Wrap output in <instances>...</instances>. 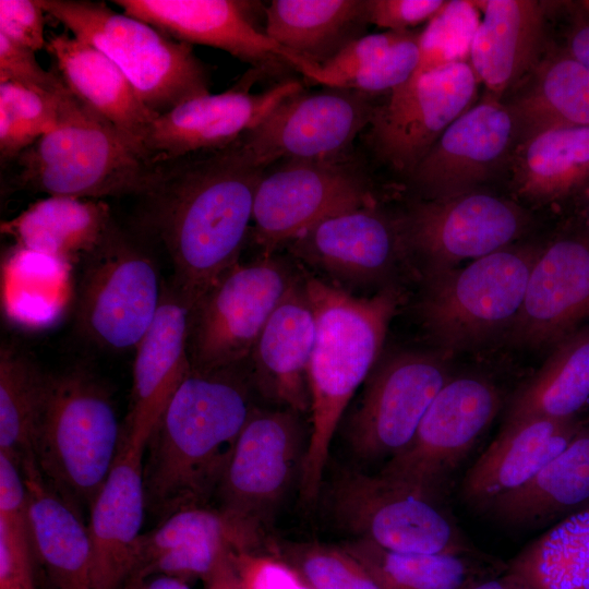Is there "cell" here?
<instances>
[{
    "instance_id": "db71d44e",
    "label": "cell",
    "mask_w": 589,
    "mask_h": 589,
    "mask_svg": "<svg viewBox=\"0 0 589 589\" xmlns=\"http://www.w3.org/2000/svg\"><path fill=\"white\" fill-rule=\"evenodd\" d=\"M588 220H589V206H588Z\"/></svg>"
},
{
    "instance_id": "f546056e",
    "label": "cell",
    "mask_w": 589,
    "mask_h": 589,
    "mask_svg": "<svg viewBox=\"0 0 589 589\" xmlns=\"http://www.w3.org/2000/svg\"><path fill=\"white\" fill-rule=\"evenodd\" d=\"M502 100L516 120L520 143L553 127H589V69L564 48L546 51Z\"/></svg>"
},
{
    "instance_id": "f6af8a7d",
    "label": "cell",
    "mask_w": 589,
    "mask_h": 589,
    "mask_svg": "<svg viewBox=\"0 0 589 589\" xmlns=\"http://www.w3.org/2000/svg\"><path fill=\"white\" fill-rule=\"evenodd\" d=\"M26 532V505L0 507V589H37Z\"/></svg>"
},
{
    "instance_id": "7bdbcfd3",
    "label": "cell",
    "mask_w": 589,
    "mask_h": 589,
    "mask_svg": "<svg viewBox=\"0 0 589 589\" xmlns=\"http://www.w3.org/2000/svg\"><path fill=\"white\" fill-rule=\"evenodd\" d=\"M479 22V11L472 1L447 0L420 33V60L413 75L456 62H469Z\"/></svg>"
},
{
    "instance_id": "5b68a950",
    "label": "cell",
    "mask_w": 589,
    "mask_h": 589,
    "mask_svg": "<svg viewBox=\"0 0 589 589\" xmlns=\"http://www.w3.org/2000/svg\"><path fill=\"white\" fill-rule=\"evenodd\" d=\"M121 438L111 396L94 374H51L34 456L45 481L81 513L106 481Z\"/></svg>"
},
{
    "instance_id": "7dc6e473",
    "label": "cell",
    "mask_w": 589,
    "mask_h": 589,
    "mask_svg": "<svg viewBox=\"0 0 589 589\" xmlns=\"http://www.w3.org/2000/svg\"><path fill=\"white\" fill-rule=\"evenodd\" d=\"M447 0H365L370 24L392 32H406L430 22Z\"/></svg>"
},
{
    "instance_id": "e0dca14e",
    "label": "cell",
    "mask_w": 589,
    "mask_h": 589,
    "mask_svg": "<svg viewBox=\"0 0 589 589\" xmlns=\"http://www.w3.org/2000/svg\"><path fill=\"white\" fill-rule=\"evenodd\" d=\"M399 224L408 256L432 273L512 245L530 225V215L514 201L474 191L417 202Z\"/></svg>"
},
{
    "instance_id": "7a4b0ae2",
    "label": "cell",
    "mask_w": 589,
    "mask_h": 589,
    "mask_svg": "<svg viewBox=\"0 0 589 589\" xmlns=\"http://www.w3.org/2000/svg\"><path fill=\"white\" fill-rule=\"evenodd\" d=\"M241 364L191 371L170 399L145 449L146 508L152 514L165 518L185 506L208 504L215 495L256 407L250 371Z\"/></svg>"
},
{
    "instance_id": "c3c4849f",
    "label": "cell",
    "mask_w": 589,
    "mask_h": 589,
    "mask_svg": "<svg viewBox=\"0 0 589 589\" xmlns=\"http://www.w3.org/2000/svg\"><path fill=\"white\" fill-rule=\"evenodd\" d=\"M44 13L38 0H1L0 34L36 52L46 47Z\"/></svg>"
},
{
    "instance_id": "52a82bcc",
    "label": "cell",
    "mask_w": 589,
    "mask_h": 589,
    "mask_svg": "<svg viewBox=\"0 0 589 589\" xmlns=\"http://www.w3.org/2000/svg\"><path fill=\"white\" fill-rule=\"evenodd\" d=\"M45 13L88 44L125 75L144 105L161 115L209 94L208 75L189 44L170 39L149 24L105 2L38 0Z\"/></svg>"
},
{
    "instance_id": "2e32d148",
    "label": "cell",
    "mask_w": 589,
    "mask_h": 589,
    "mask_svg": "<svg viewBox=\"0 0 589 589\" xmlns=\"http://www.w3.org/2000/svg\"><path fill=\"white\" fill-rule=\"evenodd\" d=\"M376 96L326 87L302 91L275 107L237 142L256 167L266 170L287 159H324L348 155L368 128Z\"/></svg>"
},
{
    "instance_id": "b9f144b4",
    "label": "cell",
    "mask_w": 589,
    "mask_h": 589,
    "mask_svg": "<svg viewBox=\"0 0 589 589\" xmlns=\"http://www.w3.org/2000/svg\"><path fill=\"white\" fill-rule=\"evenodd\" d=\"M13 82H0L1 159L17 158L59 120L62 99Z\"/></svg>"
},
{
    "instance_id": "d4e9b609",
    "label": "cell",
    "mask_w": 589,
    "mask_h": 589,
    "mask_svg": "<svg viewBox=\"0 0 589 589\" xmlns=\"http://www.w3.org/2000/svg\"><path fill=\"white\" fill-rule=\"evenodd\" d=\"M316 334L303 276L265 323L249 358L255 392L276 407L310 412L309 366Z\"/></svg>"
},
{
    "instance_id": "83f0119b",
    "label": "cell",
    "mask_w": 589,
    "mask_h": 589,
    "mask_svg": "<svg viewBox=\"0 0 589 589\" xmlns=\"http://www.w3.org/2000/svg\"><path fill=\"white\" fill-rule=\"evenodd\" d=\"M582 428L576 417L529 418L503 424L498 436L467 471L461 483L462 500L484 510L492 501L531 479Z\"/></svg>"
},
{
    "instance_id": "f5cc1de1",
    "label": "cell",
    "mask_w": 589,
    "mask_h": 589,
    "mask_svg": "<svg viewBox=\"0 0 589 589\" xmlns=\"http://www.w3.org/2000/svg\"><path fill=\"white\" fill-rule=\"evenodd\" d=\"M142 589H191L190 584L171 576L153 575L144 579Z\"/></svg>"
},
{
    "instance_id": "ffe728a7",
    "label": "cell",
    "mask_w": 589,
    "mask_h": 589,
    "mask_svg": "<svg viewBox=\"0 0 589 589\" xmlns=\"http://www.w3.org/2000/svg\"><path fill=\"white\" fill-rule=\"evenodd\" d=\"M249 83L188 99L158 115L143 142L147 159L159 165L223 149L256 127L286 98L302 91L293 80L261 93L250 92Z\"/></svg>"
},
{
    "instance_id": "7c38bea8",
    "label": "cell",
    "mask_w": 589,
    "mask_h": 589,
    "mask_svg": "<svg viewBox=\"0 0 589 589\" xmlns=\"http://www.w3.org/2000/svg\"><path fill=\"white\" fill-rule=\"evenodd\" d=\"M299 277L269 255L239 262L217 278L189 309L191 371L212 372L249 360L268 317Z\"/></svg>"
},
{
    "instance_id": "11a10c76",
    "label": "cell",
    "mask_w": 589,
    "mask_h": 589,
    "mask_svg": "<svg viewBox=\"0 0 589 589\" xmlns=\"http://www.w3.org/2000/svg\"><path fill=\"white\" fill-rule=\"evenodd\" d=\"M588 5H589V1H587Z\"/></svg>"
},
{
    "instance_id": "cb8c5ba5",
    "label": "cell",
    "mask_w": 589,
    "mask_h": 589,
    "mask_svg": "<svg viewBox=\"0 0 589 589\" xmlns=\"http://www.w3.org/2000/svg\"><path fill=\"white\" fill-rule=\"evenodd\" d=\"M189 306L172 286L149 330L135 348L129 412L122 441L146 449L173 394L191 372L187 348Z\"/></svg>"
},
{
    "instance_id": "f907efd6",
    "label": "cell",
    "mask_w": 589,
    "mask_h": 589,
    "mask_svg": "<svg viewBox=\"0 0 589 589\" xmlns=\"http://www.w3.org/2000/svg\"><path fill=\"white\" fill-rule=\"evenodd\" d=\"M240 554H235L223 564L219 569L204 582V589H253V586L240 563Z\"/></svg>"
},
{
    "instance_id": "bcb514c9",
    "label": "cell",
    "mask_w": 589,
    "mask_h": 589,
    "mask_svg": "<svg viewBox=\"0 0 589 589\" xmlns=\"http://www.w3.org/2000/svg\"><path fill=\"white\" fill-rule=\"evenodd\" d=\"M13 82L55 96L69 92L58 71L44 70L35 51L0 34V82Z\"/></svg>"
},
{
    "instance_id": "816d5d0a",
    "label": "cell",
    "mask_w": 589,
    "mask_h": 589,
    "mask_svg": "<svg viewBox=\"0 0 589 589\" xmlns=\"http://www.w3.org/2000/svg\"><path fill=\"white\" fill-rule=\"evenodd\" d=\"M469 589H532L520 576L505 569L504 572L484 578Z\"/></svg>"
},
{
    "instance_id": "d590c367",
    "label": "cell",
    "mask_w": 589,
    "mask_h": 589,
    "mask_svg": "<svg viewBox=\"0 0 589 589\" xmlns=\"http://www.w3.org/2000/svg\"><path fill=\"white\" fill-rule=\"evenodd\" d=\"M516 393L504 424L529 418H575L589 401V326L564 337Z\"/></svg>"
},
{
    "instance_id": "9a60e30c",
    "label": "cell",
    "mask_w": 589,
    "mask_h": 589,
    "mask_svg": "<svg viewBox=\"0 0 589 589\" xmlns=\"http://www.w3.org/2000/svg\"><path fill=\"white\" fill-rule=\"evenodd\" d=\"M479 84L469 62L412 75L374 109L365 132L374 156L409 178L444 131L472 106Z\"/></svg>"
},
{
    "instance_id": "277c9868",
    "label": "cell",
    "mask_w": 589,
    "mask_h": 589,
    "mask_svg": "<svg viewBox=\"0 0 589 589\" xmlns=\"http://www.w3.org/2000/svg\"><path fill=\"white\" fill-rule=\"evenodd\" d=\"M16 160L17 182L23 188L89 200L146 196L159 173L158 165L71 92L62 99L56 127Z\"/></svg>"
},
{
    "instance_id": "484cf974",
    "label": "cell",
    "mask_w": 589,
    "mask_h": 589,
    "mask_svg": "<svg viewBox=\"0 0 589 589\" xmlns=\"http://www.w3.org/2000/svg\"><path fill=\"white\" fill-rule=\"evenodd\" d=\"M21 470L26 485V532L35 568L48 589H94L93 549L82 513L43 478L35 459Z\"/></svg>"
},
{
    "instance_id": "7402d4cb",
    "label": "cell",
    "mask_w": 589,
    "mask_h": 589,
    "mask_svg": "<svg viewBox=\"0 0 589 589\" xmlns=\"http://www.w3.org/2000/svg\"><path fill=\"white\" fill-rule=\"evenodd\" d=\"M589 318V237H563L542 248L517 317L506 333L519 346L557 344Z\"/></svg>"
},
{
    "instance_id": "ab89813d",
    "label": "cell",
    "mask_w": 589,
    "mask_h": 589,
    "mask_svg": "<svg viewBox=\"0 0 589 589\" xmlns=\"http://www.w3.org/2000/svg\"><path fill=\"white\" fill-rule=\"evenodd\" d=\"M177 549L262 554L255 542L221 509L208 504L191 505L175 510L141 536L133 573L157 556Z\"/></svg>"
},
{
    "instance_id": "8d00e7d4",
    "label": "cell",
    "mask_w": 589,
    "mask_h": 589,
    "mask_svg": "<svg viewBox=\"0 0 589 589\" xmlns=\"http://www.w3.org/2000/svg\"><path fill=\"white\" fill-rule=\"evenodd\" d=\"M74 266L52 256L15 247L2 265V305L15 324L44 328L56 323L71 302Z\"/></svg>"
},
{
    "instance_id": "6da1fadb",
    "label": "cell",
    "mask_w": 589,
    "mask_h": 589,
    "mask_svg": "<svg viewBox=\"0 0 589 589\" xmlns=\"http://www.w3.org/2000/svg\"><path fill=\"white\" fill-rule=\"evenodd\" d=\"M146 223L173 266L172 288L189 309L239 263L264 169L238 142L158 165Z\"/></svg>"
},
{
    "instance_id": "3957f363",
    "label": "cell",
    "mask_w": 589,
    "mask_h": 589,
    "mask_svg": "<svg viewBox=\"0 0 589 589\" xmlns=\"http://www.w3.org/2000/svg\"><path fill=\"white\" fill-rule=\"evenodd\" d=\"M302 276L316 334L309 366L310 438L298 491L303 505L313 507L341 419L378 361L401 293L388 285L370 298H358L309 273Z\"/></svg>"
},
{
    "instance_id": "836d02e7",
    "label": "cell",
    "mask_w": 589,
    "mask_h": 589,
    "mask_svg": "<svg viewBox=\"0 0 589 589\" xmlns=\"http://www.w3.org/2000/svg\"><path fill=\"white\" fill-rule=\"evenodd\" d=\"M515 192L550 203L589 189V127L558 125L525 140L512 168Z\"/></svg>"
},
{
    "instance_id": "5bb4252c",
    "label": "cell",
    "mask_w": 589,
    "mask_h": 589,
    "mask_svg": "<svg viewBox=\"0 0 589 589\" xmlns=\"http://www.w3.org/2000/svg\"><path fill=\"white\" fill-rule=\"evenodd\" d=\"M502 406L500 389L479 375L449 377L412 440L377 472L441 500L450 478Z\"/></svg>"
},
{
    "instance_id": "4316f807",
    "label": "cell",
    "mask_w": 589,
    "mask_h": 589,
    "mask_svg": "<svg viewBox=\"0 0 589 589\" xmlns=\"http://www.w3.org/2000/svg\"><path fill=\"white\" fill-rule=\"evenodd\" d=\"M482 19L469 63L485 94L502 100L539 63L544 52L548 10L537 0L472 1Z\"/></svg>"
},
{
    "instance_id": "30bf717a",
    "label": "cell",
    "mask_w": 589,
    "mask_h": 589,
    "mask_svg": "<svg viewBox=\"0 0 589 589\" xmlns=\"http://www.w3.org/2000/svg\"><path fill=\"white\" fill-rule=\"evenodd\" d=\"M81 264L76 330L99 348L135 350L163 301L165 285L154 260L112 225Z\"/></svg>"
},
{
    "instance_id": "f35d334b",
    "label": "cell",
    "mask_w": 589,
    "mask_h": 589,
    "mask_svg": "<svg viewBox=\"0 0 589 589\" xmlns=\"http://www.w3.org/2000/svg\"><path fill=\"white\" fill-rule=\"evenodd\" d=\"M508 569L532 589H589V507L529 543Z\"/></svg>"
},
{
    "instance_id": "ac0fdd59",
    "label": "cell",
    "mask_w": 589,
    "mask_h": 589,
    "mask_svg": "<svg viewBox=\"0 0 589 589\" xmlns=\"http://www.w3.org/2000/svg\"><path fill=\"white\" fill-rule=\"evenodd\" d=\"M519 143L507 105L484 94L444 131L408 179L424 200L480 191L510 170Z\"/></svg>"
},
{
    "instance_id": "1f68e13d",
    "label": "cell",
    "mask_w": 589,
    "mask_h": 589,
    "mask_svg": "<svg viewBox=\"0 0 589 589\" xmlns=\"http://www.w3.org/2000/svg\"><path fill=\"white\" fill-rule=\"evenodd\" d=\"M589 500V425L531 479L484 509L512 528H536Z\"/></svg>"
},
{
    "instance_id": "e575fe53",
    "label": "cell",
    "mask_w": 589,
    "mask_h": 589,
    "mask_svg": "<svg viewBox=\"0 0 589 589\" xmlns=\"http://www.w3.org/2000/svg\"><path fill=\"white\" fill-rule=\"evenodd\" d=\"M342 545L368 568L382 589H469L508 566L481 553H400L360 540Z\"/></svg>"
},
{
    "instance_id": "f1b7e54d",
    "label": "cell",
    "mask_w": 589,
    "mask_h": 589,
    "mask_svg": "<svg viewBox=\"0 0 589 589\" xmlns=\"http://www.w3.org/2000/svg\"><path fill=\"white\" fill-rule=\"evenodd\" d=\"M46 48L71 94L145 156L143 142L157 115L144 105L119 68L68 33L49 37Z\"/></svg>"
},
{
    "instance_id": "603a6c76",
    "label": "cell",
    "mask_w": 589,
    "mask_h": 589,
    "mask_svg": "<svg viewBox=\"0 0 589 589\" xmlns=\"http://www.w3.org/2000/svg\"><path fill=\"white\" fill-rule=\"evenodd\" d=\"M145 448L121 440L113 466L89 506L94 589H123L135 565L146 509Z\"/></svg>"
},
{
    "instance_id": "4dcf8cb0",
    "label": "cell",
    "mask_w": 589,
    "mask_h": 589,
    "mask_svg": "<svg viewBox=\"0 0 589 589\" xmlns=\"http://www.w3.org/2000/svg\"><path fill=\"white\" fill-rule=\"evenodd\" d=\"M111 226L105 202L49 195L3 223L1 229L17 247L75 266L97 248Z\"/></svg>"
},
{
    "instance_id": "ee69618b",
    "label": "cell",
    "mask_w": 589,
    "mask_h": 589,
    "mask_svg": "<svg viewBox=\"0 0 589 589\" xmlns=\"http://www.w3.org/2000/svg\"><path fill=\"white\" fill-rule=\"evenodd\" d=\"M420 33L409 31L378 59L338 79L329 87L353 89L374 96L390 93L416 73L420 60Z\"/></svg>"
},
{
    "instance_id": "4fadbf2b",
    "label": "cell",
    "mask_w": 589,
    "mask_h": 589,
    "mask_svg": "<svg viewBox=\"0 0 589 589\" xmlns=\"http://www.w3.org/2000/svg\"><path fill=\"white\" fill-rule=\"evenodd\" d=\"M283 161L264 171L255 191L253 239L262 256L326 218L374 204L364 172L349 155Z\"/></svg>"
},
{
    "instance_id": "8992f818",
    "label": "cell",
    "mask_w": 589,
    "mask_h": 589,
    "mask_svg": "<svg viewBox=\"0 0 589 589\" xmlns=\"http://www.w3.org/2000/svg\"><path fill=\"white\" fill-rule=\"evenodd\" d=\"M320 497L332 522L349 540L400 553H481L441 500L377 471L340 469L324 481Z\"/></svg>"
},
{
    "instance_id": "d6a6232c",
    "label": "cell",
    "mask_w": 589,
    "mask_h": 589,
    "mask_svg": "<svg viewBox=\"0 0 589 589\" xmlns=\"http://www.w3.org/2000/svg\"><path fill=\"white\" fill-rule=\"evenodd\" d=\"M365 0H273L264 31L280 46L315 65L363 36Z\"/></svg>"
},
{
    "instance_id": "ba28073f",
    "label": "cell",
    "mask_w": 589,
    "mask_h": 589,
    "mask_svg": "<svg viewBox=\"0 0 589 589\" xmlns=\"http://www.w3.org/2000/svg\"><path fill=\"white\" fill-rule=\"evenodd\" d=\"M303 414L255 407L241 430L215 491L218 508L268 556L272 532L300 484L310 438Z\"/></svg>"
},
{
    "instance_id": "60d3db41",
    "label": "cell",
    "mask_w": 589,
    "mask_h": 589,
    "mask_svg": "<svg viewBox=\"0 0 589 589\" xmlns=\"http://www.w3.org/2000/svg\"><path fill=\"white\" fill-rule=\"evenodd\" d=\"M269 557L308 589H382L342 544L274 540Z\"/></svg>"
},
{
    "instance_id": "74e56055",
    "label": "cell",
    "mask_w": 589,
    "mask_h": 589,
    "mask_svg": "<svg viewBox=\"0 0 589 589\" xmlns=\"http://www.w3.org/2000/svg\"><path fill=\"white\" fill-rule=\"evenodd\" d=\"M50 373L22 348L0 347V454L20 468L35 459L34 444L47 401Z\"/></svg>"
},
{
    "instance_id": "681fc988",
    "label": "cell",
    "mask_w": 589,
    "mask_h": 589,
    "mask_svg": "<svg viewBox=\"0 0 589 589\" xmlns=\"http://www.w3.org/2000/svg\"><path fill=\"white\" fill-rule=\"evenodd\" d=\"M569 24L564 49L589 69V5L587 1L566 2Z\"/></svg>"
},
{
    "instance_id": "9c48e42d",
    "label": "cell",
    "mask_w": 589,
    "mask_h": 589,
    "mask_svg": "<svg viewBox=\"0 0 589 589\" xmlns=\"http://www.w3.org/2000/svg\"><path fill=\"white\" fill-rule=\"evenodd\" d=\"M542 248L509 245L462 268L426 273L420 317L444 351L474 348L508 332Z\"/></svg>"
},
{
    "instance_id": "44dd1931",
    "label": "cell",
    "mask_w": 589,
    "mask_h": 589,
    "mask_svg": "<svg viewBox=\"0 0 589 589\" xmlns=\"http://www.w3.org/2000/svg\"><path fill=\"white\" fill-rule=\"evenodd\" d=\"M287 247L304 264L351 285L381 281L408 256L399 218L374 204L326 218Z\"/></svg>"
},
{
    "instance_id": "8fae6325",
    "label": "cell",
    "mask_w": 589,
    "mask_h": 589,
    "mask_svg": "<svg viewBox=\"0 0 589 589\" xmlns=\"http://www.w3.org/2000/svg\"><path fill=\"white\" fill-rule=\"evenodd\" d=\"M449 377L436 353L398 351L378 360L338 428L350 467L383 466L401 452Z\"/></svg>"
},
{
    "instance_id": "d6986e66",
    "label": "cell",
    "mask_w": 589,
    "mask_h": 589,
    "mask_svg": "<svg viewBox=\"0 0 589 589\" xmlns=\"http://www.w3.org/2000/svg\"><path fill=\"white\" fill-rule=\"evenodd\" d=\"M129 16L178 41L227 51L260 71L291 67L308 79L318 65L290 52L256 26L253 2L236 0H113Z\"/></svg>"
}]
</instances>
